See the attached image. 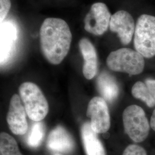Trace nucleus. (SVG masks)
<instances>
[{
  "instance_id": "5",
  "label": "nucleus",
  "mask_w": 155,
  "mask_h": 155,
  "mask_svg": "<svg viewBox=\"0 0 155 155\" xmlns=\"http://www.w3.org/2000/svg\"><path fill=\"white\" fill-rule=\"evenodd\" d=\"M125 132L134 143H141L148 136L150 125L144 110L139 106H129L123 112Z\"/></svg>"
},
{
  "instance_id": "12",
  "label": "nucleus",
  "mask_w": 155,
  "mask_h": 155,
  "mask_svg": "<svg viewBox=\"0 0 155 155\" xmlns=\"http://www.w3.org/2000/svg\"><path fill=\"white\" fill-rule=\"evenodd\" d=\"M16 25L11 21L1 23V64L5 63L11 56L17 39Z\"/></svg>"
},
{
  "instance_id": "11",
  "label": "nucleus",
  "mask_w": 155,
  "mask_h": 155,
  "mask_svg": "<svg viewBox=\"0 0 155 155\" xmlns=\"http://www.w3.org/2000/svg\"><path fill=\"white\" fill-rule=\"evenodd\" d=\"M79 49L84 59L83 74L87 79H92L98 71V57L95 48L87 38H82L79 43Z\"/></svg>"
},
{
  "instance_id": "19",
  "label": "nucleus",
  "mask_w": 155,
  "mask_h": 155,
  "mask_svg": "<svg viewBox=\"0 0 155 155\" xmlns=\"http://www.w3.org/2000/svg\"><path fill=\"white\" fill-rule=\"evenodd\" d=\"M11 7V0H0V21L3 22Z\"/></svg>"
},
{
  "instance_id": "21",
  "label": "nucleus",
  "mask_w": 155,
  "mask_h": 155,
  "mask_svg": "<svg viewBox=\"0 0 155 155\" xmlns=\"http://www.w3.org/2000/svg\"></svg>"
},
{
  "instance_id": "13",
  "label": "nucleus",
  "mask_w": 155,
  "mask_h": 155,
  "mask_svg": "<svg viewBox=\"0 0 155 155\" xmlns=\"http://www.w3.org/2000/svg\"><path fill=\"white\" fill-rule=\"evenodd\" d=\"M81 136L86 155H106L98 133L92 129L90 122H86L82 126Z\"/></svg>"
},
{
  "instance_id": "10",
  "label": "nucleus",
  "mask_w": 155,
  "mask_h": 155,
  "mask_svg": "<svg viewBox=\"0 0 155 155\" xmlns=\"http://www.w3.org/2000/svg\"><path fill=\"white\" fill-rule=\"evenodd\" d=\"M47 145L50 150L63 153H70L75 149V141L64 127L58 126L48 137Z\"/></svg>"
},
{
  "instance_id": "18",
  "label": "nucleus",
  "mask_w": 155,
  "mask_h": 155,
  "mask_svg": "<svg viewBox=\"0 0 155 155\" xmlns=\"http://www.w3.org/2000/svg\"><path fill=\"white\" fill-rule=\"evenodd\" d=\"M122 155H147V153L142 147L137 144H131L125 149Z\"/></svg>"
},
{
  "instance_id": "1",
  "label": "nucleus",
  "mask_w": 155,
  "mask_h": 155,
  "mask_svg": "<svg viewBox=\"0 0 155 155\" xmlns=\"http://www.w3.org/2000/svg\"><path fill=\"white\" fill-rule=\"evenodd\" d=\"M72 41L68 25L59 18H47L40 29L42 53L51 64H59L68 54Z\"/></svg>"
},
{
  "instance_id": "4",
  "label": "nucleus",
  "mask_w": 155,
  "mask_h": 155,
  "mask_svg": "<svg viewBox=\"0 0 155 155\" xmlns=\"http://www.w3.org/2000/svg\"><path fill=\"white\" fill-rule=\"evenodd\" d=\"M136 51L146 58L155 56V17L144 14L139 17L134 34Z\"/></svg>"
},
{
  "instance_id": "9",
  "label": "nucleus",
  "mask_w": 155,
  "mask_h": 155,
  "mask_svg": "<svg viewBox=\"0 0 155 155\" xmlns=\"http://www.w3.org/2000/svg\"><path fill=\"white\" fill-rule=\"evenodd\" d=\"M136 25L131 15L125 11L117 12L111 17L109 28L118 35L122 45H129L134 34Z\"/></svg>"
},
{
  "instance_id": "20",
  "label": "nucleus",
  "mask_w": 155,
  "mask_h": 155,
  "mask_svg": "<svg viewBox=\"0 0 155 155\" xmlns=\"http://www.w3.org/2000/svg\"><path fill=\"white\" fill-rule=\"evenodd\" d=\"M150 124V127L152 128V129L155 131V109L152 113V117H151Z\"/></svg>"
},
{
  "instance_id": "6",
  "label": "nucleus",
  "mask_w": 155,
  "mask_h": 155,
  "mask_svg": "<svg viewBox=\"0 0 155 155\" xmlns=\"http://www.w3.org/2000/svg\"><path fill=\"white\" fill-rule=\"evenodd\" d=\"M111 17L110 12L105 4L95 3L84 17V29L94 35H102L109 27Z\"/></svg>"
},
{
  "instance_id": "2",
  "label": "nucleus",
  "mask_w": 155,
  "mask_h": 155,
  "mask_svg": "<svg viewBox=\"0 0 155 155\" xmlns=\"http://www.w3.org/2000/svg\"><path fill=\"white\" fill-rule=\"evenodd\" d=\"M19 93L28 117L35 122L45 119L49 106L39 86L32 82H24L20 85Z\"/></svg>"
},
{
  "instance_id": "8",
  "label": "nucleus",
  "mask_w": 155,
  "mask_h": 155,
  "mask_svg": "<svg viewBox=\"0 0 155 155\" xmlns=\"http://www.w3.org/2000/svg\"><path fill=\"white\" fill-rule=\"evenodd\" d=\"M26 111L21 104L19 95L14 94L12 97L6 121L11 131L16 135H24L28 130Z\"/></svg>"
},
{
  "instance_id": "17",
  "label": "nucleus",
  "mask_w": 155,
  "mask_h": 155,
  "mask_svg": "<svg viewBox=\"0 0 155 155\" xmlns=\"http://www.w3.org/2000/svg\"><path fill=\"white\" fill-rule=\"evenodd\" d=\"M45 127L43 122H35L32 126L27 139V144L31 148H38L45 138Z\"/></svg>"
},
{
  "instance_id": "7",
  "label": "nucleus",
  "mask_w": 155,
  "mask_h": 155,
  "mask_svg": "<svg viewBox=\"0 0 155 155\" xmlns=\"http://www.w3.org/2000/svg\"><path fill=\"white\" fill-rule=\"evenodd\" d=\"M90 118L92 129L98 134L105 133L110 127V117L106 101L103 98L95 97L89 102L86 113Z\"/></svg>"
},
{
  "instance_id": "16",
  "label": "nucleus",
  "mask_w": 155,
  "mask_h": 155,
  "mask_svg": "<svg viewBox=\"0 0 155 155\" xmlns=\"http://www.w3.org/2000/svg\"><path fill=\"white\" fill-rule=\"evenodd\" d=\"M0 155H22L16 140L5 132L0 134Z\"/></svg>"
},
{
  "instance_id": "15",
  "label": "nucleus",
  "mask_w": 155,
  "mask_h": 155,
  "mask_svg": "<svg viewBox=\"0 0 155 155\" xmlns=\"http://www.w3.org/2000/svg\"><path fill=\"white\" fill-rule=\"evenodd\" d=\"M132 94L134 98L143 101L149 107L155 106V79H148L145 82H136L132 87Z\"/></svg>"
},
{
  "instance_id": "14",
  "label": "nucleus",
  "mask_w": 155,
  "mask_h": 155,
  "mask_svg": "<svg viewBox=\"0 0 155 155\" xmlns=\"http://www.w3.org/2000/svg\"><path fill=\"white\" fill-rule=\"evenodd\" d=\"M97 83L100 94L106 101L111 103L116 100L119 94V87L116 78L110 73L101 72Z\"/></svg>"
},
{
  "instance_id": "3",
  "label": "nucleus",
  "mask_w": 155,
  "mask_h": 155,
  "mask_svg": "<svg viewBox=\"0 0 155 155\" xmlns=\"http://www.w3.org/2000/svg\"><path fill=\"white\" fill-rule=\"evenodd\" d=\"M106 64L112 71L135 75L143 71L145 61L144 56L137 51L122 48L111 52L107 58Z\"/></svg>"
}]
</instances>
